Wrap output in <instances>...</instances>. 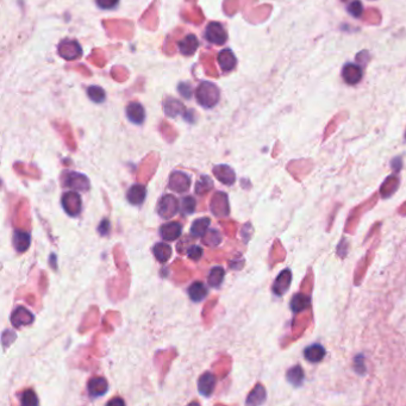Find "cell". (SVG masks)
<instances>
[{"label":"cell","instance_id":"1","mask_svg":"<svg viewBox=\"0 0 406 406\" xmlns=\"http://www.w3.org/2000/svg\"><path fill=\"white\" fill-rule=\"evenodd\" d=\"M198 103L204 107H212L219 100V89L212 82L203 81L196 91Z\"/></svg>","mask_w":406,"mask_h":406},{"label":"cell","instance_id":"2","mask_svg":"<svg viewBox=\"0 0 406 406\" xmlns=\"http://www.w3.org/2000/svg\"><path fill=\"white\" fill-rule=\"evenodd\" d=\"M158 211L160 216L164 217V218H172V217L177 215L179 211V200L174 196L167 194L160 200Z\"/></svg>","mask_w":406,"mask_h":406},{"label":"cell","instance_id":"3","mask_svg":"<svg viewBox=\"0 0 406 406\" xmlns=\"http://www.w3.org/2000/svg\"><path fill=\"white\" fill-rule=\"evenodd\" d=\"M206 40L209 41L210 43L212 44H223L226 42V38H228V34L224 30L222 24L217 23V22H212L207 25L206 28V33H205Z\"/></svg>","mask_w":406,"mask_h":406},{"label":"cell","instance_id":"4","mask_svg":"<svg viewBox=\"0 0 406 406\" xmlns=\"http://www.w3.org/2000/svg\"><path fill=\"white\" fill-rule=\"evenodd\" d=\"M59 54L66 60H75L82 55V49L76 41L67 40L60 43Z\"/></svg>","mask_w":406,"mask_h":406},{"label":"cell","instance_id":"5","mask_svg":"<svg viewBox=\"0 0 406 406\" xmlns=\"http://www.w3.org/2000/svg\"><path fill=\"white\" fill-rule=\"evenodd\" d=\"M62 205L65 207L66 212H68L70 216H76L81 211V198L75 192H68V193L63 194Z\"/></svg>","mask_w":406,"mask_h":406},{"label":"cell","instance_id":"6","mask_svg":"<svg viewBox=\"0 0 406 406\" xmlns=\"http://www.w3.org/2000/svg\"><path fill=\"white\" fill-rule=\"evenodd\" d=\"M216 378L212 373L206 372L198 380V391L204 397H210L215 391Z\"/></svg>","mask_w":406,"mask_h":406},{"label":"cell","instance_id":"7","mask_svg":"<svg viewBox=\"0 0 406 406\" xmlns=\"http://www.w3.org/2000/svg\"><path fill=\"white\" fill-rule=\"evenodd\" d=\"M65 185L69 188H76L80 191H86L89 188V181L87 177L85 175L75 173V172H69L66 177Z\"/></svg>","mask_w":406,"mask_h":406},{"label":"cell","instance_id":"8","mask_svg":"<svg viewBox=\"0 0 406 406\" xmlns=\"http://www.w3.org/2000/svg\"><path fill=\"white\" fill-rule=\"evenodd\" d=\"M169 186L172 190L177 192H185L187 191L191 186V179L188 178L187 174L181 173V172H174L171 177V181H169Z\"/></svg>","mask_w":406,"mask_h":406},{"label":"cell","instance_id":"9","mask_svg":"<svg viewBox=\"0 0 406 406\" xmlns=\"http://www.w3.org/2000/svg\"><path fill=\"white\" fill-rule=\"evenodd\" d=\"M182 226L179 224L178 222L167 223V224L162 225L160 229V236L165 239V241H175L181 236Z\"/></svg>","mask_w":406,"mask_h":406},{"label":"cell","instance_id":"10","mask_svg":"<svg viewBox=\"0 0 406 406\" xmlns=\"http://www.w3.org/2000/svg\"><path fill=\"white\" fill-rule=\"evenodd\" d=\"M213 174H215L216 178L224 185H232L236 180V175L233 169L225 165L217 166V167L213 168Z\"/></svg>","mask_w":406,"mask_h":406},{"label":"cell","instance_id":"11","mask_svg":"<svg viewBox=\"0 0 406 406\" xmlns=\"http://www.w3.org/2000/svg\"><path fill=\"white\" fill-rule=\"evenodd\" d=\"M87 387L88 393L92 395V397H100V395H103L107 392L108 383L105 378L97 376V378L89 380Z\"/></svg>","mask_w":406,"mask_h":406},{"label":"cell","instance_id":"12","mask_svg":"<svg viewBox=\"0 0 406 406\" xmlns=\"http://www.w3.org/2000/svg\"><path fill=\"white\" fill-rule=\"evenodd\" d=\"M11 321L15 328H21L23 327V325L31 324V323L34 322V315L29 312L27 309L18 308L14 313H12Z\"/></svg>","mask_w":406,"mask_h":406},{"label":"cell","instance_id":"13","mask_svg":"<svg viewBox=\"0 0 406 406\" xmlns=\"http://www.w3.org/2000/svg\"><path fill=\"white\" fill-rule=\"evenodd\" d=\"M126 117L130 121L140 125L146 119V111L140 103H131L126 107Z\"/></svg>","mask_w":406,"mask_h":406},{"label":"cell","instance_id":"14","mask_svg":"<svg viewBox=\"0 0 406 406\" xmlns=\"http://www.w3.org/2000/svg\"><path fill=\"white\" fill-rule=\"evenodd\" d=\"M291 279H292V274H291L290 269H285L279 277L277 278L276 283L273 285V292L278 294V296H283L287 292L289 287L291 285Z\"/></svg>","mask_w":406,"mask_h":406},{"label":"cell","instance_id":"15","mask_svg":"<svg viewBox=\"0 0 406 406\" xmlns=\"http://www.w3.org/2000/svg\"><path fill=\"white\" fill-rule=\"evenodd\" d=\"M198 46H199V42H198V38L194 35H188L179 42V49H180L182 55L185 56L193 55L197 52Z\"/></svg>","mask_w":406,"mask_h":406},{"label":"cell","instance_id":"16","mask_svg":"<svg viewBox=\"0 0 406 406\" xmlns=\"http://www.w3.org/2000/svg\"><path fill=\"white\" fill-rule=\"evenodd\" d=\"M325 354H327V351H325L324 347L318 343L311 344V346L306 347V349L304 350V356L306 357V360L313 363H317L319 361H322L323 357L325 356Z\"/></svg>","mask_w":406,"mask_h":406},{"label":"cell","instance_id":"17","mask_svg":"<svg viewBox=\"0 0 406 406\" xmlns=\"http://www.w3.org/2000/svg\"><path fill=\"white\" fill-rule=\"evenodd\" d=\"M146 187L142 186V185H135V186L130 187V190L127 191L126 198L129 200V203L132 204V205H141L146 199Z\"/></svg>","mask_w":406,"mask_h":406},{"label":"cell","instance_id":"18","mask_svg":"<svg viewBox=\"0 0 406 406\" xmlns=\"http://www.w3.org/2000/svg\"><path fill=\"white\" fill-rule=\"evenodd\" d=\"M218 63H219L220 68H222V70H224V72H229V70L235 68L237 61H236V57H235V55H233V53L231 52V50L224 49L219 53Z\"/></svg>","mask_w":406,"mask_h":406},{"label":"cell","instance_id":"19","mask_svg":"<svg viewBox=\"0 0 406 406\" xmlns=\"http://www.w3.org/2000/svg\"><path fill=\"white\" fill-rule=\"evenodd\" d=\"M343 78L348 84L355 85L360 81L361 78H362V70L359 66L353 65V63H349L344 67L343 69Z\"/></svg>","mask_w":406,"mask_h":406},{"label":"cell","instance_id":"20","mask_svg":"<svg viewBox=\"0 0 406 406\" xmlns=\"http://www.w3.org/2000/svg\"><path fill=\"white\" fill-rule=\"evenodd\" d=\"M188 296H190L191 300H193L194 303L201 302L207 297V289L206 286L204 285L200 281H196L192 285L188 287Z\"/></svg>","mask_w":406,"mask_h":406},{"label":"cell","instance_id":"21","mask_svg":"<svg viewBox=\"0 0 406 406\" xmlns=\"http://www.w3.org/2000/svg\"><path fill=\"white\" fill-rule=\"evenodd\" d=\"M30 235L28 232L24 231H15L14 233V247L16 248V250L18 252H24L28 250V248L30 247Z\"/></svg>","mask_w":406,"mask_h":406},{"label":"cell","instance_id":"22","mask_svg":"<svg viewBox=\"0 0 406 406\" xmlns=\"http://www.w3.org/2000/svg\"><path fill=\"white\" fill-rule=\"evenodd\" d=\"M210 223L211 222L209 217H203V218L194 220L193 224L191 226V233L194 237H203L207 232V230H209Z\"/></svg>","mask_w":406,"mask_h":406},{"label":"cell","instance_id":"23","mask_svg":"<svg viewBox=\"0 0 406 406\" xmlns=\"http://www.w3.org/2000/svg\"><path fill=\"white\" fill-rule=\"evenodd\" d=\"M266 389L262 385H256V387H255L252 391L250 392V394L248 395L247 398V401H245V404L248 405H260V404H263L264 401H266Z\"/></svg>","mask_w":406,"mask_h":406},{"label":"cell","instance_id":"24","mask_svg":"<svg viewBox=\"0 0 406 406\" xmlns=\"http://www.w3.org/2000/svg\"><path fill=\"white\" fill-rule=\"evenodd\" d=\"M286 378L290 383H292L296 387H299L304 381V378H305V373H304V370L300 366H294L287 370Z\"/></svg>","mask_w":406,"mask_h":406},{"label":"cell","instance_id":"25","mask_svg":"<svg viewBox=\"0 0 406 406\" xmlns=\"http://www.w3.org/2000/svg\"><path fill=\"white\" fill-rule=\"evenodd\" d=\"M153 252H154L156 260L165 263L172 256V247L169 244H166V243H158L153 248Z\"/></svg>","mask_w":406,"mask_h":406},{"label":"cell","instance_id":"26","mask_svg":"<svg viewBox=\"0 0 406 406\" xmlns=\"http://www.w3.org/2000/svg\"><path fill=\"white\" fill-rule=\"evenodd\" d=\"M166 113L168 114L169 117H177L178 114H182L184 117L187 118V112L185 111L184 105H182L179 100H175V99H171L166 103Z\"/></svg>","mask_w":406,"mask_h":406},{"label":"cell","instance_id":"27","mask_svg":"<svg viewBox=\"0 0 406 406\" xmlns=\"http://www.w3.org/2000/svg\"><path fill=\"white\" fill-rule=\"evenodd\" d=\"M310 306V298L308 296L303 293H298L296 296H293L292 302H291V309L293 310V312H299L303 311V310L308 309Z\"/></svg>","mask_w":406,"mask_h":406},{"label":"cell","instance_id":"28","mask_svg":"<svg viewBox=\"0 0 406 406\" xmlns=\"http://www.w3.org/2000/svg\"><path fill=\"white\" fill-rule=\"evenodd\" d=\"M224 277H225L224 268L220 267V266L213 267L209 274V279H207V281H209V285L211 287L220 286V284H222L223 280H224Z\"/></svg>","mask_w":406,"mask_h":406},{"label":"cell","instance_id":"29","mask_svg":"<svg viewBox=\"0 0 406 406\" xmlns=\"http://www.w3.org/2000/svg\"><path fill=\"white\" fill-rule=\"evenodd\" d=\"M222 241V236L217 230H207V232L203 236V242L209 247H216Z\"/></svg>","mask_w":406,"mask_h":406},{"label":"cell","instance_id":"30","mask_svg":"<svg viewBox=\"0 0 406 406\" xmlns=\"http://www.w3.org/2000/svg\"><path fill=\"white\" fill-rule=\"evenodd\" d=\"M197 200L193 197H185L181 200V213L182 215H191L196 211Z\"/></svg>","mask_w":406,"mask_h":406},{"label":"cell","instance_id":"31","mask_svg":"<svg viewBox=\"0 0 406 406\" xmlns=\"http://www.w3.org/2000/svg\"><path fill=\"white\" fill-rule=\"evenodd\" d=\"M87 94L91 100L94 103H103L105 100V91L99 86H91L87 89Z\"/></svg>","mask_w":406,"mask_h":406},{"label":"cell","instance_id":"32","mask_svg":"<svg viewBox=\"0 0 406 406\" xmlns=\"http://www.w3.org/2000/svg\"><path fill=\"white\" fill-rule=\"evenodd\" d=\"M212 187H213L212 180H211V179L207 178V177H203L199 181L197 182L196 193L197 194H204V193H206V192H209Z\"/></svg>","mask_w":406,"mask_h":406},{"label":"cell","instance_id":"33","mask_svg":"<svg viewBox=\"0 0 406 406\" xmlns=\"http://www.w3.org/2000/svg\"><path fill=\"white\" fill-rule=\"evenodd\" d=\"M21 402H22V405H25V406L37 405L38 399L36 397V393H35L34 391H31V389L25 391L21 397Z\"/></svg>","mask_w":406,"mask_h":406},{"label":"cell","instance_id":"34","mask_svg":"<svg viewBox=\"0 0 406 406\" xmlns=\"http://www.w3.org/2000/svg\"><path fill=\"white\" fill-rule=\"evenodd\" d=\"M348 12H349V14L353 16V17L357 18V17H360L361 15H362L363 6L359 2V0H354V2L351 3V4H349V6H348Z\"/></svg>","mask_w":406,"mask_h":406},{"label":"cell","instance_id":"35","mask_svg":"<svg viewBox=\"0 0 406 406\" xmlns=\"http://www.w3.org/2000/svg\"><path fill=\"white\" fill-rule=\"evenodd\" d=\"M187 255L191 260L198 261L201 256H203V249H201L199 245H191V248L188 249Z\"/></svg>","mask_w":406,"mask_h":406},{"label":"cell","instance_id":"36","mask_svg":"<svg viewBox=\"0 0 406 406\" xmlns=\"http://www.w3.org/2000/svg\"><path fill=\"white\" fill-rule=\"evenodd\" d=\"M354 363H355V369H356L357 373H360V374L366 373V366H364V359H363L362 354H359L355 356Z\"/></svg>","mask_w":406,"mask_h":406},{"label":"cell","instance_id":"37","mask_svg":"<svg viewBox=\"0 0 406 406\" xmlns=\"http://www.w3.org/2000/svg\"><path fill=\"white\" fill-rule=\"evenodd\" d=\"M118 2H119V0H97V5L100 9L111 10L113 9L114 6H117Z\"/></svg>","mask_w":406,"mask_h":406},{"label":"cell","instance_id":"38","mask_svg":"<svg viewBox=\"0 0 406 406\" xmlns=\"http://www.w3.org/2000/svg\"><path fill=\"white\" fill-rule=\"evenodd\" d=\"M110 229H111V223L108 219H103V222L100 223V225H99L98 228V231L101 233L103 236H106L108 232H110Z\"/></svg>","mask_w":406,"mask_h":406},{"label":"cell","instance_id":"39","mask_svg":"<svg viewBox=\"0 0 406 406\" xmlns=\"http://www.w3.org/2000/svg\"><path fill=\"white\" fill-rule=\"evenodd\" d=\"M179 92H180V93L184 95L185 98H191V94H192V89H191V87L188 85H186V84H181L180 86H179Z\"/></svg>","mask_w":406,"mask_h":406},{"label":"cell","instance_id":"40","mask_svg":"<svg viewBox=\"0 0 406 406\" xmlns=\"http://www.w3.org/2000/svg\"><path fill=\"white\" fill-rule=\"evenodd\" d=\"M392 168L394 169V171H395V169H397V172L400 171V168H401V160L399 159V158L393 160V161H392Z\"/></svg>","mask_w":406,"mask_h":406},{"label":"cell","instance_id":"41","mask_svg":"<svg viewBox=\"0 0 406 406\" xmlns=\"http://www.w3.org/2000/svg\"><path fill=\"white\" fill-rule=\"evenodd\" d=\"M108 405H112V404H120V405H124L125 404V402H124V400H121V399H112V400H110L107 402Z\"/></svg>","mask_w":406,"mask_h":406},{"label":"cell","instance_id":"42","mask_svg":"<svg viewBox=\"0 0 406 406\" xmlns=\"http://www.w3.org/2000/svg\"><path fill=\"white\" fill-rule=\"evenodd\" d=\"M405 137H406V133H405Z\"/></svg>","mask_w":406,"mask_h":406}]
</instances>
